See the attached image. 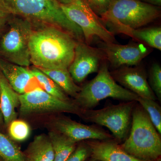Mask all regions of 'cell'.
Masks as SVG:
<instances>
[{"label": "cell", "instance_id": "obj_9", "mask_svg": "<svg viewBox=\"0 0 161 161\" xmlns=\"http://www.w3.org/2000/svg\"><path fill=\"white\" fill-rule=\"evenodd\" d=\"M22 115L38 113L67 112L81 115L82 110L71 101H63L50 95L41 88L19 95Z\"/></svg>", "mask_w": 161, "mask_h": 161}, {"label": "cell", "instance_id": "obj_5", "mask_svg": "<svg viewBox=\"0 0 161 161\" xmlns=\"http://www.w3.org/2000/svg\"><path fill=\"white\" fill-rule=\"evenodd\" d=\"M7 25L0 40V54L9 62L29 67L31 64L29 41L33 25L26 19L13 15Z\"/></svg>", "mask_w": 161, "mask_h": 161}, {"label": "cell", "instance_id": "obj_8", "mask_svg": "<svg viewBox=\"0 0 161 161\" xmlns=\"http://www.w3.org/2000/svg\"><path fill=\"white\" fill-rule=\"evenodd\" d=\"M61 7L67 17L81 29L87 44L90 45L95 36L106 43H115L114 34L83 0H73Z\"/></svg>", "mask_w": 161, "mask_h": 161}, {"label": "cell", "instance_id": "obj_33", "mask_svg": "<svg viewBox=\"0 0 161 161\" xmlns=\"http://www.w3.org/2000/svg\"><path fill=\"white\" fill-rule=\"evenodd\" d=\"M0 161H6L5 160V159H3V158H2V157H0Z\"/></svg>", "mask_w": 161, "mask_h": 161}, {"label": "cell", "instance_id": "obj_6", "mask_svg": "<svg viewBox=\"0 0 161 161\" xmlns=\"http://www.w3.org/2000/svg\"><path fill=\"white\" fill-rule=\"evenodd\" d=\"M160 14L158 7L140 0H110L108 10L100 18L103 22L115 21L137 29L152 23Z\"/></svg>", "mask_w": 161, "mask_h": 161}, {"label": "cell", "instance_id": "obj_16", "mask_svg": "<svg viewBox=\"0 0 161 161\" xmlns=\"http://www.w3.org/2000/svg\"><path fill=\"white\" fill-rule=\"evenodd\" d=\"M92 151L91 157L100 161H145L136 158L124 150L115 139L86 141Z\"/></svg>", "mask_w": 161, "mask_h": 161}, {"label": "cell", "instance_id": "obj_3", "mask_svg": "<svg viewBox=\"0 0 161 161\" xmlns=\"http://www.w3.org/2000/svg\"><path fill=\"white\" fill-rule=\"evenodd\" d=\"M132 120L130 135L120 145L121 148L142 160L155 161L160 158L161 135L139 104H136Z\"/></svg>", "mask_w": 161, "mask_h": 161}, {"label": "cell", "instance_id": "obj_17", "mask_svg": "<svg viewBox=\"0 0 161 161\" xmlns=\"http://www.w3.org/2000/svg\"><path fill=\"white\" fill-rule=\"evenodd\" d=\"M19 95L0 71V109L6 126L16 119L15 109L20 105Z\"/></svg>", "mask_w": 161, "mask_h": 161}, {"label": "cell", "instance_id": "obj_2", "mask_svg": "<svg viewBox=\"0 0 161 161\" xmlns=\"http://www.w3.org/2000/svg\"><path fill=\"white\" fill-rule=\"evenodd\" d=\"M7 11L30 21L34 27L55 26L73 36L77 41H84L81 29L71 21L57 0H0Z\"/></svg>", "mask_w": 161, "mask_h": 161}, {"label": "cell", "instance_id": "obj_23", "mask_svg": "<svg viewBox=\"0 0 161 161\" xmlns=\"http://www.w3.org/2000/svg\"><path fill=\"white\" fill-rule=\"evenodd\" d=\"M137 102L142 108L158 132L161 135V108L155 100L138 97Z\"/></svg>", "mask_w": 161, "mask_h": 161}, {"label": "cell", "instance_id": "obj_26", "mask_svg": "<svg viewBox=\"0 0 161 161\" xmlns=\"http://www.w3.org/2000/svg\"><path fill=\"white\" fill-rule=\"evenodd\" d=\"M92 155V151L86 141L77 144L75 150L65 161H86Z\"/></svg>", "mask_w": 161, "mask_h": 161}, {"label": "cell", "instance_id": "obj_4", "mask_svg": "<svg viewBox=\"0 0 161 161\" xmlns=\"http://www.w3.org/2000/svg\"><path fill=\"white\" fill-rule=\"evenodd\" d=\"M138 96L116 83L109 71L107 60L102 64L94 79L81 87L75 103L82 110L93 109L105 98L136 101Z\"/></svg>", "mask_w": 161, "mask_h": 161}, {"label": "cell", "instance_id": "obj_32", "mask_svg": "<svg viewBox=\"0 0 161 161\" xmlns=\"http://www.w3.org/2000/svg\"><path fill=\"white\" fill-rule=\"evenodd\" d=\"M86 161H100L98 160L95 159L91 157V158L88 159Z\"/></svg>", "mask_w": 161, "mask_h": 161}, {"label": "cell", "instance_id": "obj_30", "mask_svg": "<svg viewBox=\"0 0 161 161\" xmlns=\"http://www.w3.org/2000/svg\"><path fill=\"white\" fill-rule=\"evenodd\" d=\"M60 4H67L70 3L73 0H57Z\"/></svg>", "mask_w": 161, "mask_h": 161}, {"label": "cell", "instance_id": "obj_22", "mask_svg": "<svg viewBox=\"0 0 161 161\" xmlns=\"http://www.w3.org/2000/svg\"><path fill=\"white\" fill-rule=\"evenodd\" d=\"M37 80L42 89L50 95L63 101H71L68 96L54 81L37 68L34 66L31 69Z\"/></svg>", "mask_w": 161, "mask_h": 161}, {"label": "cell", "instance_id": "obj_11", "mask_svg": "<svg viewBox=\"0 0 161 161\" xmlns=\"http://www.w3.org/2000/svg\"><path fill=\"white\" fill-rule=\"evenodd\" d=\"M103 52L100 48L90 46L83 41H77L74 59L69 71L75 82H82L90 74L97 73L105 61Z\"/></svg>", "mask_w": 161, "mask_h": 161}, {"label": "cell", "instance_id": "obj_24", "mask_svg": "<svg viewBox=\"0 0 161 161\" xmlns=\"http://www.w3.org/2000/svg\"><path fill=\"white\" fill-rule=\"evenodd\" d=\"M8 127V132L12 140L23 142L27 139L30 135V127L24 121L15 119Z\"/></svg>", "mask_w": 161, "mask_h": 161}, {"label": "cell", "instance_id": "obj_10", "mask_svg": "<svg viewBox=\"0 0 161 161\" xmlns=\"http://www.w3.org/2000/svg\"><path fill=\"white\" fill-rule=\"evenodd\" d=\"M99 48L103 52L106 60L115 69L123 66L140 65L150 52L148 46L138 42L125 45L103 42L101 43Z\"/></svg>", "mask_w": 161, "mask_h": 161}, {"label": "cell", "instance_id": "obj_15", "mask_svg": "<svg viewBox=\"0 0 161 161\" xmlns=\"http://www.w3.org/2000/svg\"><path fill=\"white\" fill-rule=\"evenodd\" d=\"M103 23L105 25L106 24L113 31L127 35L137 42L161 51V27H150L132 29L115 21H107Z\"/></svg>", "mask_w": 161, "mask_h": 161}, {"label": "cell", "instance_id": "obj_29", "mask_svg": "<svg viewBox=\"0 0 161 161\" xmlns=\"http://www.w3.org/2000/svg\"><path fill=\"white\" fill-rule=\"evenodd\" d=\"M144 2L154 6H161V0H143Z\"/></svg>", "mask_w": 161, "mask_h": 161}, {"label": "cell", "instance_id": "obj_1", "mask_svg": "<svg viewBox=\"0 0 161 161\" xmlns=\"http://www.w3.org/2000/svg\"><path fill=\"white\" fill-rule=\"evenodd\" d=\"M77 40L64 31L49 26L34 27L29 41L31 62L45 69H68Z\"/></svg>", "mask_w": 161, "mask_h": 161}, {"label": "cell", "instance_id": "obj_19", "mask_svg": "<svg viewBox=\"0 0 161 161\" xmlns=\"http://www.w3.org/2000/svg\"><path fill=\"white\" fill-rule=\"evenodd\" d=\"M38 69L53 80L67 95L76 98L81 89L75 83L68 69Z\"/></svg>", "mask_w": 161, "mask_h": 161}, {"label": "cell", "instance_id": "obj_31", "mask_svg": "<svg viewBox=\"0 0 161 161\" xmlns=\"http://www.w3.org/2000/svg\"><path fill=\"white\" fill-rule=\"evenodd\" d=\"M3 115H2V112H1V109H0V125L3 123Z\"/></svg>", "mask_w": 161, "mask_h": 161}, {"label": "cell", "instance_id": "obj_7", "mask_svg": "<svg viewBox=\"0 0 161 161\" xmlns=\"http://www.w3.org/2000/svg\"><path fill=\"white\" fill-rule=\"evenodd\" d=\"M136 102H125L100 109L82 110L80 116L90 122L107 127L115 140L119 142L127 137L132 111Z\"/></svg>", "mask_w": 161, "mask_h": 161}, {"label": "cell", "instance_id": "obj_34", "mask_svg": "<svg viewBox=\"0 0 161 161\" xmlns=\"http://www.w3.org/2000/svg\"><path fill=\"white\" fill-rule=\"evenodd\" d=\"M155 161H161V158L158 159L157 160H156Z\"/></svg>", "mask_w": 161, "mask_h": 161}, {"label": "cell", "instance_id": "obj_21", "mask_svg": "<svg viewBox=\"0 0 161 161\" xmlns=\"http://www.w3.org/2000/svg\"><path fill=\"white\" fill-rule=\"evenodd\" d=\"M0 157L6 161H27L20 147L11 138L1 132Z\"/></svg>", "mask_w": 161, "mask_h": 161}, {"label": "cell", "instance_id": "obj_13", "mask_svg": "<svg viewBox=\"0 0 161 161\" xmlns=\"http://www.w3.org/2000/svg\"><path fill=\"white\" fill-rule=\"evenodd\" d=\"M55 131L76 143L87 140L115 139L113 136L96 126L87 125L66 117H60L53 122Z\"/></svg>", "mask_w": 161, "mask_h": 161}, {"label": "cell", "instance_id": "obj_12", "mask_svg": "<svg viewBox=\"0 0 161 161\" xmlns=\"http://www.w3.org/2000/svg\"><path fill=\"white\" fill-rule=\"evenodd\" d=\"M110 73L120 86L138 97L155 101L157 99L147 80L145 70L139 65L121 67Z\"/></svg>", "mask_w": 161, "mask_h": 161}, {"label": "cell", "instance_id": "obj_25", "mask_svg": "<svg viewBox=\"0 0 161 161\" xmlns=\"http://www.w3.org/2000/svg\"><path fill=\"white\" fill-rule=\"evenodd\" d=\"M149 84L157 98L161 102V67L158 64H154L150 68Z\"/></svg>", "mask_w": 161, "mask_h": 161}, {"label": "cell", "instance_id": "obj_20", "mask_svg": "<svg viewBox=\"0 0 161 161\" xmlns=\"http://www.w3.org/2000/svg\"><path fill=\"white\" fill-rule=\"evenodd\" d=\"M48 136L51 141L54 152L53 161H66L75 150L78 143L55 130L50 132Z\"/></svg>", "mask_w": 161, "mask_h": 161}, {"label": "cell", "instance_id": "obj_27", "mask_svg": "<svg viewBox=\"0 0 161 161\" xmlns=\"http://www.w3.org/2000/svg\"><path fill=\"white\" fill-rule=\"evenodd\" d=\"M93 11L98 15L101 16L106 12L110 0H83Z\"/></svg>", "mask_w": 161, "mask_h": 161}, {"label": "cell", "instance_id": "obj_28", "mask_svg": "<svg viewBox=\"0 0 161 161\" xmlns=\"http://www.w3.org/2000/svg\"><path fill=\"white\" fill-rule=\"evenodd\" d=\"M11 16L0 2V31L6 26Z\"/></svg>", "mask_w": 161, "mask_h": 161}, {"label": "cell", "instance_id": "obj_18", "mask_svg": "<svg viewBox=\"0 0 161 161\" xmlns=\"http://www.w3.org/2000/svg\"><path fill=\"white\" fill-rule=\"evenodd\" d=\"M24 153L27 161H53L54 158L51 141L45 134L36 136Z\"/></svg>", "mask_w": 161, "mask_h": 161}, {"label": "cell", "instance_id": "obj_14", "mask_svg": "<svg viewBox=\"0 0 161 161\" xmlns=\"http://www.w3.org/2000/svg\"><path fill=\"white\" fill-rule=\"evenodd\" d=\"M28 67L14 64L0 58V71L19 94H23L41 88L36 78Z\"/></svg>", "mask_w": 161, "mask_h": 161}]
</instances>
